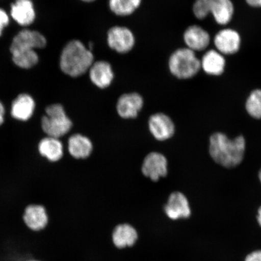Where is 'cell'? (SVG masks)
Here are the masks:
<instances>
[{
  "label": "cell",
  "mask_w": 261,
  "mask_h": 261,
  "mask_svg": "<svg viewBox=\"0 0 261 261\" xmlns=\"http://www.w3.org/2000/svg\"><path fill=\"white\" fill-rule=\"evenodd\" d=\"M246 148V139L243 136L230 139L225 134L218 132L211 136L208 151L218 164L231 168L243 162Z\"/></svg>",
  "instance_id": "obj_1"
},
{
  "label": "cell",
  "mask_w": 261,
  "mask_h": 261,
  "mask_svg": "<svg viewBox=\"0 0 261 261\" xmlns=\"http://www.w3.org/2000/svg\"><path fill=\"white\" fill-rule=\"evenodd\" d=\"M94 57L89 49L79 40L68 42L60 57V68L64 73L71 77L81 76L90 69Z\"/></svg>",
  "instance_id": "obj_2"
},
{
  "label": "cell",
  "mask_w": 261,
  "mask_h": 261,
  "mask_svg": "<svg viewBox=\"0 0 261 261\" xmlns=\"http://www.w3.org/2000/svg\"><path fill=\"white\" fill-rule=\"evenodd\" d=\"M193 12L199 19H204L212 14L217 24L224 25L233 18L234 6L231 0H196Z\"/></svg>",
  "instance_id": "obj_3"
},
{
  "label": "cell",
  "mask_w": 261,
  "mask_h": 261,
  "mask_svg": "<svg viewBox=\"0 0 261 261\" xmlns=\"http://www.w3.org/2000/svg\"><path fill=\"white\" fill-rule=\"evenodd\" d=\"M169 67L171 73L178 79H190L201 69V61L191 49L179 48L169 58Z\"/></svg>",
  "instance_id": "obj_4"
},
{
  "label": "cell",
  "mask_w": 261,
  "mask_h": 261,
  "mask_svg": "<svg viewBox=\"0 0 261 261\" xmlns=\"http://www.w3.org/2000/svg\"><path fill=\"white\" fill-rule=\"evenodd\" d=\"M45 113L46 115L42 117L41 120V126L48 137L58 139L70 132L72 122L60 104L48 106Z\"/></svg>",
  "instance_id": "obj_5"
},
{
  "label": "cell",
  "mask_w": 261,
  "mask_h": 261,
  "mask_svg": "<svg viewBox=\"0 0 261 261\" xmlns=\"http://www.w3.org/2000/svg\"><path fill=\"white\" fill-rule=\"evenodd\" d=\"M46 39L40 32L23 29L13 39L10 50L11 53L18 50H35L46 46Z\"/></svg>",
  "instance_id": "obj_6"
},
{
  "label": "cell",
  "mask_w": 261,
  "mask_h": 261,
  "mask_svg": "<svg viewBox=\"0 0 261 261\" xmlns=\"http://www.w3.org/2000/svg\"><path fill=\"white\" fill-rule=\"evenodd\" d=\"M107 42L109 47L120 54H125L133 48L135 38L129 29L115 26L108 32Z\"/></svg>",
  "instance_id": "obj_7"
},
{
  "label": "cell",
  "mask_w": 261,
  "mask_h": 261,
  "mask_svg": "<svg viewBox=\"0 0 261 261\" xmlns=\"http://www.w3.org/2000/svg\"><path fill=\"white\" fill-rule=\"evenodd\" d=\"M142 171L146 177L152 181H158L168 174L167 160L159 152L150 153L143 161Z\"/></svg>",
  "instance_id": "obj_8"
},
{
  "label": "cell",
  "mask_w": 261,
  "mask_h": 261,
  "mask_svg": "<svg viewBox=\"0 0 261 261\" xmlns=\"http://www.w3.org/2000/svg\"><path fill=\"white\" fill-rule=\"evenodd\" d=\"M214 42L218 51L223 55H230L237 53L240 50L241 40L237 31L224 29L215 36Z\"/></svg>",
  "instance_id": "obj_9"
},
{
  "label": "cell",
  "mask_w": 261,
  "mask_h": 261,
  "mask_svg": "<svg viewBox=\"0 0 261 261\" xmlns=\"http://www.w3.org/2000/svg\"><path fill=\"white\" fill-rule=\"evenodd\" d=\"M165 212L168 217L172 220L185 219L191 215L188 198L179 192H173L169 196L165 206Z\"/></svg>",
  "instance_id": "obj_10"
},
{
  "label": "cell",
  "mask_w": 261,
  "mask_h": 261,
  "mask_svg": "<svg viewBox=\"0 0 261 261\" xmlns=\"http://www.w3.org/2000/svg\"><path fill=\"white\" fill-rule=\"evenodd\" d=\"M148 126L152 135L160 141L170 139L174 135V124L165 114L156 113L150 117Z\"/></svg>",
  "instance_id": "obj_11"
},
{
  "label": "cell",
  "mask_w": 261,
  "mask_h": 261,
  "mask_svg": "<svg viewBox=\"0 0 261 261\" xmlns=\"http://www.w3.org/2000/svg\"><path fill=\"white\" fill-rule=\"evenodd\" d=\"M143 106V98L136 93L123 94L117 103V111L123 119H133L138 116Z\"/></svg>",
  "instance_id": "obj_12"
},
{
  "label": "cell",
  "mask_w": 261,
  "mask_h": 261,
  "mask_svg": "<svg viewBox=\"0 0 261 261\" xmlns=\"http://www.w3.org/2000/svg\"><path fill=\"white\" fill-rule=\"evenodd\" d=\"M184 41L188 48L194 51H203L210 45V34L197 25L189 27L185 32Z\"/></svg>",
  "instance_id": "obj_13"
},
{
  "label": "cell",
  "mask_w": 261,
  "mask_h": 261,
  "mask_svg": "<svg viewBox=\"0 0 261 261\" xmlns=\"http://www.w3.org/2000/svg\"><path fill=\"white\" fill-rule=\"evenodd\" d=\"M11 9L12 18L19 25L25 27L34 22L36 13L31 0H15Z\"/></svg>",
  "instance_id": "obj_14"
},
{
  "label": "cell",
  "mask_w": 261,
  "mask_h": 261,
  "mask_svg": "<svg viewBox=\"0 0 261 261\" xmlns=\"http://www.w3.org/2000/svg\"><path fill=\"white\" fill-rule=\"evenodd\" d=\"M23 219L26 226L35 231L43 230L48 223L46 210L41 205L32 204L26 207Z\"/></svg>",
  "instance_id": "obj_15"
},
{
  "label": "cell",
  "mask_w": 261,
  "mask_h": 261,
  "mask_svg": "<svg viewBox=\"0 0 261 261\" xmlns=\"http://www.w3.org/2000/svg\"><path fill=\"white\" fill-rule=\"evenodd\" d=\"M90 78L92 83L100 89H106L112 84L114 73L111 65L106 61H97L90 68Z\"/></svg>",
  "instance_id": "obj_16"
},
{
  "label": "cell",
  "mask_w": 261,
  "mask_h": 261,
  "mask_svg": "<svg viewBox=\"0 0 261 261\" xmlns=\"http://www.w3.org/2000/svg\"><path fill=\"white\" fill-rule=\"evenodd\" d=\"M35 102L28 94H21L13 101L11 114L16 120L27 121L34 114Z\"/></svg>",
  "instance_id": "obj_17"
},
{
  "label": "cell",
  "mask_w": 261,
  "mask_h": 261,
  "mask_svg": "<svg viewBox=\"0 0 261 261\" xmlns=\"http://www.w3.org/2000/svg\"><path fill=\"white\" fill-rule=\"evenodd\" d=\"M201 61V68L204 72L211 76H220L224 73L226 60L224 55L215 50L205 52Z\"/></svg>",
  "instance_id": "obj_18"
},
{
  "label": "cell",
  "mask_w": 261,
  "mask_h": 261,
  "mask_svg": "<svg viewBox=\"0 0 261 261\" xmlns=\"http://www.w3.org/2000/svg\"><path fill=\"white\" fill-rule=\"evenodd\" d=\"M138 239V231L128 224L118 225L114 228L112 234L113 244L120 249L132 247Z\"/></svg>",
  "instance_id": "obj_19"
},
{
  "label": "cell",
  "mask_w": 261,
  "mask_h": 261,
  "mask_svg": "<svg viewBox=\"0 0 261 261\" xmlns=\"http://www.w3.org/2000/svg\"><path fill=\"white\" fill-rule=\"evenodd\" d=\"M68 151L75 159H86L93 151V144L87 137L77 134L68 140Z\"/></svg>",
  "instance_id": "obj_20"
},
{
  "label": "cell",
  "mask_w": 261,
  "mask_h": 261,
  "mask_svg": "<svg viewBox=\"0 0 261 261\" xmlns=\"http://www.w3.org/2000/svg\"><path fill=\"white\" fill-rule=\"evenodd\" d=\"M38 149L41 155L51 162L59 161L63 156V144L57 138L48 137L41 140Z\"/></svg>",
  "instance_id": "obj_21"
},
{
  "label": "cell",
  "mask_w": 261,
  "mask_h": 261,
  "mask_svg": "<svg viewBox=\"0 0 261 261\" xmlns=\"http://www.w3.org/2000/svg\"><path fill=\"white\" fill-rule=\"evenodd\" d=\"M12 61L19 68L29 69L37 65L38 55L35 50H18L12 52Z\"/></svg>",
  "instance_id": "obj_22"
},
{
  "label": "cell",
  "mask_w": 261,
  "mask_h": 261,
  "mask_svg": "<svg viewBox=\"0 0 261 261\" xmlns=\"http://www.w3.org/2000/svg\"><path fill=\"white\" fill-rule=\"evenodd\" d=\"M141 2L142 0H109V6L114 14L127 16L132 14Z\"/></svg>",
  "instance_id": "obj_23"
},
{
  "label": "cell",
  "mask_w": 261,
  "mask_h": 261,
  "mask_svg": "<svg viewBox=\"0 0 261 261\" xmlns=\"http://www.w3.org/2000/svg\"><path fill=\"white\" fill-rule=\"evenodd\" d=\"M246 109L251 117L261 119V90H254L250 93L246 101Z\"/></svg>",
  "instance_id": "obj_24"
},
{
  "label": "cell",
  "mask_w": 261,
  "mask_h": 261,
  "mask_svg": "<svg viewBox=\"0 0 261 261\" xmlns=\"http://www.w3.org/2000/svg\"><path fill=\"white\" fill-rule=\"evenodd\" d=\"M9 23V15L5 10L0 8V37L2 35L3 30Z\"/></svg>",
  "instance_id": "obj_25"
},
{
  "label": "cell",
  "mask_w": 261,
  "mask_h": 261,
  "mask_svg": "<svg viewBox=\"0 0 261 261\" xmlns=\"http://www.w3.org/2000/svg\"><path fill=\"white\" fill-rule=\"evenodd\" d=\"M244 261H261V250H254L248 254Z\"/></svg>",
  "instance_id": "obj_26"
},
{
  "label": "cell",
  "mask_w": 261,
  "mask_h": 261,
  "mask_svg": "<svg viewBox=\"0 0 261 261\" xmlns=\"http://www.w3.org/2000/svg\"><path fill=\"white\" fill-rule=\"evenodd\" d=\"M246 2L251 7L261 8V0H246Z\"/></svg>",
  "instance_id": "obj_27"
},
{
  "label": "cell",
  "mask_w": 261,
  "mask_h": 261,
  "mask_svg": "<svg viewBox=\"0 0 261 261\" xmlns=\"http://www.w3.org/2000/svg\"><path fill=\"white\" fill-rule=\"evenodd\" d=\"M5 109L4 106L0 101V126L2 125L5 120Z\"/></svg>",
  "instance_id": "obj_28"
},
{
  "label": "cell",
  "mask_w": 261,
  "mask_h": 261,
  "mask_svg": "<svg viewBox=\"0 0 261 261\" xmlns=\"http://www.w3.org/2000/svg\"><path fill=\"white\" fill-rule=\"evenodd\" d=\"M257 221L261 227V206L259 208L258 211H257Z\"/></svg>",
  "instance_id": "obj_29"
},
{
  "label": "cell",
  "mask_w": 261,
  "mask_h": 261,
  "mask_svg": "<svg viewBox=\"0 0 261 261\" xmlns=\"http://www.w3.org/2000/svg\"><path fill=\"white\" fill-rule=\"evenodd\" d=\"M82 1L86 2H92L95 1V0H82Z\"/></svg>",
  "instance_id": "obj_30"
},
{
  "label": "cell",
  "mask_w": 261,
  "mask_h": 261,
  "mask_svg": "<svg viewBox=\"0 0 261 261\" xmlns=\"http://www.w3.org/2000/svg\"><path fill=\"white\" fill-rule=\"evenodd\" d=\"M259 180L261 182V169H260V170L259 172Z\"/></svg>",
  "instance_id": "obj_31"
},
{
  "label": "cell",
  "mask_w": 261,
  "mask_h": 261,
  "mask_svg": "<svg viewBox=\"0 0 261 261\" xmlns=\"http://www.w3.org/2000/svg\"><path fill=\"white\" fill-rule=\"evenodd\" d=\"M28 261H40V260H35V259H31V260H29Z\"/></svg>",
  "instance_id": "obj_32"
}]
</instances>
